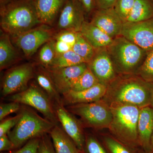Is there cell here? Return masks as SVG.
Instances as JSON below:
<instances>
[{
  "label": "cell",
  "mask_w": 153,
  "mask_h": 153,
  "mask_svg": "<svg viewBox=\"0 0 153 153\" xmlns=\"http://www.w3.org/2000/svg\"><path fill=\"white\" fill-rule=\"evenodd\" d=\"M105 97L111 104L128 105L143 108L153 101V82L136 74H119L107 85Z\"/></svg>",
  "instance_id": "1"
},
{
  "label": "cell",
  "mask_w": 153,
  "mask_h": 153,
  "mask_svg": "<svg viewBox=\"0 0 153 153\" xmlns=\"http://www.w3.org/2000/svg\"><path fill=\"white\" fill-rule=\"evenodd\" d=\"M0 15L3 32L12 37L42 25L34 0H15L1 5Z\"/></svg>",
  "instance_id": "2"
},
{
  "label": "cell",
  "mask_w": 153,
  "mask_h": 153,
  "mask_svg": "<svg viewBox=\"0 0 153 153\" xmlns=\"http://www.w3.org/2000/svg\"><path fill=\"white\" fill-rule=\"evenodd\" d=\"M107 49L118 75L136 74L148 53L121 35L114 38Z\"/></svg>",
  "instance_id": "3"
},
{
  "label": "cell",
  "mask_w": 153,
  "mask_h": 153,
  "mask_svg": "<svg viewBox=\"0 0 153 153\" xmlns=\"http://www.w3.org/2000/svg\"><path fill=\"white\" fill-rule=\"evenodd\" d=\"M19 112L20 120L7 134L15 149L21 147L32 139L41 138L45 134L49 133L56 126L27 105L22 106Z\"/></svg>",
  "instance_id": "4"
},
{
  "label": "cell",
  "mask_w": 153,
  "mask_h": 153,
  "mask_svg": "<svg viewBox=\"0 0 153 153\" xmlns=\"http://www.w3.org/2000/svg\"><path fill=\"white\" fill-rule=\"evenodd\" d=\"M112 120L109 128L118 137L128 142L138 137L137 124L140 108L128 105L111 104Z\"/></svg>",
  "instance_id": "5"
},
{
  "label": "cell",
  "mask_w": 153,
  "mask_h": 153,
  "mask_svg": "<svg viewBox=\"0 0 153 153\" xmlns=\"http://www.w3.org/2000/svg\"><path fill=\"white\" fill-rule=\"evenodd\" d=\"M66 109L80 117L88 127L96 129L108 128L112 120V113L109 105L104 100L88 103L67 105Z\"/></svg>",
  "instance_id": "6"
},
{
  "label": "cell",
  "mask_w": 153,
  "mask_h": 153,
  "mask_svg": "<svg viewBox=\"0 0 153 153\" xmlns=\"http://www.w3.org/2000/svg\"><path fill=\"white\" fill-rule=\"evenodd\" d=\"M7 97L9 101L35 108L55 125H59L54 103L38 85L31 84L25 90Z\"/></svg>",
  "instance_id": "7"
},
{
  "label": "cell",
  "mask_w": 153,
  "mask_h": 153,
  "mask_svg": "<svg viewBox=\"0 0 153 153\" xmlns=\"http://www.w3.org/2000/svg\"><path fill=\"white\" fill-rule=\"evenodd\" d=\"M35 73L34 66L31 63H24L10 69L3 78L2 96L7 97L27 89Z\"/></svg>",
  "instance_id": "8"
},
{
  "label": "cell",
  "mask_w": 153,
  "mask_h": 153,
  "mask_svg": "<svg viewBox=\"0 0 153 153\" xmlns=\"http://www.w3.org/2000/svg\"><path fill=\"white\" fill-rule=\"evenodd\" d=\"M48 25H41L19 36L13 37L14 44L27 57H30L53 38V32Z\"/></svg>",
  "instance_id": "9"
},
{
  "label": "cell",
  "mask_w": 153,
  "mask_h": 153,
  "mask_svg": "<svg viewBox=\"0 0 153 153\" xmlns=\"http://www.w3.org/2000/svg\"><path fill=\"white\" fill-rule=\"evenodd\" d=\"M121 36L148 52L153 50V18L143 22H125Z\"/></svg>",
  "instance_id": "10"
},
{
  "label": "cell",
  "mask_w": 153,
  "mask_h": 153,
  "mask_svg": "<svg viewBox=\"0 0 153 153\" xmlns=\"http://www.w3.org/2000/svg\"><path fill=\"white\" fill-rule=\"evenodd\" d=\"M87 63L63 68H45V70L61 94L70 90L72 84L87 69Z\"/></svg>",
  "instance_id": "11"
},
{
  "label": "cell",
  "mask_w": 153,
  "mask_h": 153,
  "mask_svg": "<svg viewBox=\"0 0 153 153\" xmlns=\"http://www.w3.org/2000/svg\"><path fill=\"white\" fill-rule=\"evenodd\" d=\"M84 9L78 0H67L60 11L57 28L79 33L85 22Z\"/></svg>",
  "instance_id": "12"
},
{
  "label": "cell",
  "mask_w": 153,
  "mask_h": 153,
  "mask_svg": "<svg viewBox=\"0 0 153 153\" xmlns=\"http://www.w3.org/2000/svg\"><path fill=\"white\" fill-rule=\"evenodd\" d=\"M99 82L107 85L117 76L107 48L95 49L94 55L87 63Z\"/></svg>",
  "instance_id": "13"
},
{
  "label": "cell",
  "mask_w": 153,
  "mask_h": 153,
  "mask_svg": "<svg viewBox=\"0 0 153 153\" xmlns=\"http://www.w3.org/2000/svg\"><path fill=\"white\" fill-rule=\"evenodd\" d=\"M90 22L113 39L121 35L124 23L114 7L97 9Z\"/></svg>",
  "instance_id": "14"
},
{
  "label": "cell",
  "mask_w": 153,
  "mask_h": 153,
  "mask_svg": "<svg viewBox=\"0 0 153 153\" xmlns=\"http://www.w3.org/2000/svg\"><path fill=\"white\" fill-rule=\"evenodd\" d=\"M55 112L62 128L74 141L80 152L83 150L85 139L80 123L63 104H54Z\"/></svg>",
  "instance_id": "15"
},
{
  "label": "cell",
  "mask_w": 153,
  "mask_h": 153,
  "mask_svg": "<svg viewBox=\"0 0 153 153\" xmlns=\"http://www.w3.org/2000/svg\"><path fill=\"white\" fill-rule=\"evenodd\" d=\"M107 85L97 83L90 88L82 91L69 90L62 94V101L64 105L88 103L100 100L106 94Z\"/></svg>",
  "instance_id": "16"
},
{
  "label": "cell",
  "mask_w": 153,
  "mask_h": 153,
  "mask_svg": "<svg viewBox=\"0 0 153 153\" xmlns=\"http://www.w3.org/2000/svg\"><path fill=\"white\" fill-rule=\"evenodd\" d=\"M153 130V108L146 106L140 108L138 121V137L141 145L151 151V140Z\"/></svg>",
  "instance_id": "17"
},
{
  "label": "cell",
  "mask_w": 153,
  "mask_h": 153,
  "mask_svg": "<svg viewBox=\"0 0 153 153\" xmlns=\"http://www.w3.org/2000/svg\"><path fill=\"white\" fill-rule=\"evenodd\" d=\"M67 0H34L39 19L43 25H52Z\"/></svg>",
  "instance_id": "18"
},
{
  "label": "cell",
  "mask_w": 153,
  "mask_h": 153,
  "mask_svg": "<svg viewBox=\"0 0 153 153\" xmlns=\"http://www.w3.org/2000/svg\"><path fill=\"white\" fill-rule=\"evenodd\" d=\"M79 33L94 49L107 48L114 40L95 25L86 21L83 22Z\"/></svg>",
  "instance_id": "19"
},
{
  "label": "cell",
  "mask_w": 153,
  "mask_h": 153,
  "mask_svg": "<svg viewBox=\"0 0 153 153\" xmlns=\"http://www.w3.org/2000/svg\"><path fill=\"white\" fill-rule=\"evenodd\" d=\"M56 153H79L74 141L59 125H56L49 133Z\"/></svg>",
  "instance_id": "20"
},
{
  "label": "cell",
  "mask_w": 153,
  "mask_h": 153,
  "mask_svg": "<svg viewBox=\"0 0 153 153\" xmlns=\"http://www.w3.org/2000/svg\"><path fill=\"white\" fill-rule=\"evenodd\" d=\"M10 35L3 32L0 37L1 71L13 65L19 58L18 54L11 42Z\"/></svg>",
  "instance_id": "21"
},
{
  "label": "cell",
  "mask_w": 153,
  "mask_h": 153,
  "mask_svg": "<svg viewBox=\"0 0 153 153\" xmlns=\"http://www.w3.org/2000/svg\"><path fill=\"white\" fill-rule=\"evenodd\" d=\"M35 76L38 86L49 96L54 104H63L60 94L45 68L35 72Z\"/></svg>",
  "instance_id": "22"
},
{
  "label": "cell",
  "mask_w": 153,
  "mask_h": 153,
  "mask_svg": "<svg viewBox=\"0 0 153 153\" xmlns=\"http://www.w3.org/2000/svg\"><path fill=\"white\" fill-rule=\"evenodd\" d=\"M153 18L152 0H135L131 13L126 22H138Z\"/></svg>",
  "instance_id": "23"
},
{
  "label": "cell",
  "mask_w": 153,
  "mask_h": 153,
  "mask_svg": "<svg viewBox=\"0 0 153 153\" xmlns=\"http://www.w3.org/2000/svg\"><path fill=\"white\" fill-rule=\"evenodd\" d=\"M82 63H86L81 57L71 50L61 55H56L52 64L48 67L63 68Z\"/></svg>",
  "instance_id": "24"
},
{
  "label": "cell",
  "mask_w": 153,
  "mask_h": 153,
  "mask_svg": "<svg viewBox=\"0 0 153 153\" xmlns=\"http://www.w3.org/2000/svg\"><path fill=\"white\" fill-rule=\"evenodd\" d=\"M72 50L87 63L90 62L95 52V49L79 32L77 33V39Z\"/></svg>",
  "instance_id": "25"
},
{
  "label": "cell",
  "mask_w": 153,
  "mask_h": 153,
  "mask_svg": "<svg viewBox=\"0 0 153 153\" xmlns=\"http://www.w3.org/2000/svg\"><path fill=\"white\" fill-rule=\"evenodd\" d=\"M99 83L88 67L85 72L72 84L70 90L79 91L86 90Z\"/></svg>",
  "instance_id": "26"
},
{
  "label": "cell",
  "mask_w": 153,
  "mask_h": 153,
  "mask_svg": "<svg viewBox=\"0 0 153 153\" xmlns=\"http://www.w3.org/2000/svg\"><path fill=\"white\" fill-rule=\"evenodd\" d=\"M55 41L52 38L43 45L40 50L39 60L44 68L49 67L56 56L55 47Z\"/></svg>",
  "instance_id": "27"
},
{
  "label": "cell",
  "mask_w": 153,
  "mask_h": 153,
  "mask_svg": "<svg viewBox=\"0 0 153 153\" xmlns=\"http://www.w3.org/2000/svg\"><path fill=\"white\" fill-rule=\"evenodd\" d=\"M136 74L146 81L153 82V50L148 52L144 62Z\"/></svg>",
  "instance_id": "28"
},
{
  "label": "cell",
  "mask_w": 153,
  "mask_h": 153,
  "mask_svg": "<svg viewBox=\"0 0 153 153\" xmlns=\"http://www.w3.org/2000/svg\"><path fill=\"white\" fill-rule=\"evenodd\" d=\"M135 0H117L114 7V10L123 23L126 22L131 13Z\"/></svg>",
  "instance_id": "29"
},
{
  "label": "cell",
  "mask_w": 153,
  "mask_h": 153,
  "mask_svg": "<svg viewBox=\"0 0 153 153\" xmlns=\"http://www.w3.org/2000/svg\"><path fill=\"white\" fill-rule=\"evenodd\" d=\"M77 33L70 30H61L54 37L55 41H60L73 47L77 39Z\"/></svg>",
  "instance_id": "30"
},
{
  "label": "cell",
  "mask_w": 153,
  "mask_h": 153,
  "mask_svg": "<svg viewBox=\"0 0 153 153\" xmlns=\"http://www.w3.org/2000/svg\"><path fill=\"white\" fill-rule=\"evenodd\" d=\"M20 117L21 114L19 112L16 116L2 120L0 123V137L7 134L11 129L13 128L16 125Z\"/></svg>",
  "instance_id": "31"
},
{
  "label": "cell",
  "mask_w": 153,
  "mask_h": 153,
  "mask_svg": "<svg viewBox=\"0 0 153 153\" xmlns=\"http://www.w3.org/2000/svg\"><path fill=\"white\" fill-rule=\"evenodd\" d=\"M84 146L86 153H106L97 140L91 136L85 139Z\"/></svg>",
  "instance_id": "32"
},
{
  "label": "cell",
  "mask_w": 153,
  "mask_h": 153,
  "mask_svg": "<svg viewBox=\"0 0 153 153\" xmlns=\"http://www.w3.org/2000/svg\"><path fill=\"white\" fill-rule=\"evenodd\" d=\"M21 104L15 102L0 105V120H4L6 117L11 114L17 112L21 109Z\"/></svg>",
  "instance_id": "33"
},
{
  "label": "cell",
  "mask_w": 153,
  "mask_h": 153,
  "mask_svg": "<svg viewBox=\"0 0 153 153\" xmlns=\"http://www.w3.org/2000/svg\"><path fill=\"white\" fill-rule=\"evenodd\" d=\"M38 153H56L51 137L48 134L40 138Z\"/></svg>",
  "instance_id": "34"
},
{
  "label": "cell",
  "mask_w": 153,
  "mask_h": 153,
  "mask_svg": "<svg viewBox=\"0 0 153 153\" xmlns=\"http://www.w3.org/2000/svg\"><path fill=\"white\" fill-rule=\"evenodd\" d=\"M105 141L111 153H131L120 143L112 138L108 137Z\"/></svg>",
  "instance_id": "35"
},
{
  "label": "cell",
  "mask_w": 153,
  "mask_h": 153,
  "mask_svg": "<svg viewBox=\"0 0 153 153\" xmlns=\"http://www.w3.org/2000/svg\"><path fill=\"white\" fill-rule=\"evenodd\" d=\"M40 140V138L32 139L18 150L9 153H38Z\"/></svg>",
  "instance_id": "36"
},
{
  "label": "cell",
  "mask_w": 153,
  "mask_h": 153,
  "mask_svg": "<svg viewBox=\"0 0 153 153\" xmlns=\"http://www.w3.org/2000/svg\"><path fill=\"white\" fill-rule=\"evenodd\" d=\"M54 41V47L56 55H61L72 50V47L69 44L63 41H55V40Z\"/></svg>",
  "instance_id": "37"
},
{
  "label": "cell",
  "mask_w": 153,
  "mask_h": 153,
  "mask_svg": "<svg viewBox=\"0 0 153 153\" xmlns=\"http://www.w3.org/2000/svg\"><path fill=\"white\" fill-rule=\"evenodd\" d=\"M15 147L13 143L9 139L7 134L0 137V151H8L14 149Z\"/></svg>",
  "instance_id": "38"
},
{
  "label": "cell",
  "mask_w": 153,
  "mask_h": 153,
  "mask_svg": "<svg viewBox=\"0 0 153 153\" xmlns=\"http://www.w3.org/2000/svg\"><path fill=\"white\" fill-rule=\"evenodd\" d=\"M117 0H95L97 9H105L114 7Z\"/></svg>",
  "instance_id": "39"
},
{
  "label": "cell",
  "mask_w": 153,
  "mask_h": 153,
  "mask_svg": "<svg viewBox=\"0 0 153 153\" xmlns=\"http://www.w3.org/2000/svg\"><path fill=\"white\" fill-rule=\"evenodd\" d=\"M86 13L89 14L96 7L95 0H78Z\"/></svg>",
  "instance_id": "40"
},
{
  "label": "cell",
  "mask_w": 153,
  "mask_h": 153,
  "mask_svg": "<svg viewBox=\"0 0 153 153\" xmlns=\"http://www.w3.org/2000/svg\"><path fill=\"white\" fill-rule=\"evenodd\" d=\"M13 1H15V0H0V3H1V5H2Z\"/></svg>",
  "instance_id": "41"
},
{
  "label": "cell",
  "mask_w": 153,
  "mask_h": 153,
  "mask_svg": "<svg viewBox=\"0 0 153 153\" xmlns=\"http://www.w3.org/2000/svg\"><path fill=\"white\" fill-rule=\"evenodd\" d=\"M151 151L153 150V130L151 140Z\"/></svg>",
  "instance_id": "42"
},
{
  "label": "cell",
  "mask_w": 153,
  "mask_h": 153,
  "mask_svg": "<svg viewBox=\"0 0 153 153\" xmlns=\"http://www.w3.org/2000/svg\"><path fill=\"white\" fill-rule=\"evenodd\" d=\"M151 105H152V106L153 107V101L152 102V104Z\"/></svg>",
  "instance_id": "43"
},
{
  "label": "cell",
  "mask_w": 153,
  "mask_h": 153,
  "mask_svg": "<svg viewBox=\"0 0 153 153\" xmlns=\"http://www.w3.org/2000/svg\"><path fill=\"white\" fill-rule=\"evenodd\" d=\"M149 153H153V152L152 151H150Z\"/></svg>",
  "instance_id": "44"
},
{
  "label": "cell",
  "mask_w": 153,
  "mask_h": 153,
  "mask_svg": "<svg viewBox=\"0 0 153 153\" xmlns=\"http://www.w3.org/2000/svg\"><path fill=\"white\" fill-rule=\"evenodd\" d=\"M152 152H153V150H152Z\"/></svg>",
  "instance_id": "45"
},
{
  "label": "cell",
  "mask_w": 153,
  "mask_h": 153,
  "mask_svg": "<svg viewBox=\"0 0 153 153\" xmlns=\"http://www.w3.org/2000/svg\"><path fill=\"white\" fill-rule=\"evenodd\" d=\"M81 153V152H80V153Z\"/></svg>",
  "instance_id": "46"
}]
</instances>
